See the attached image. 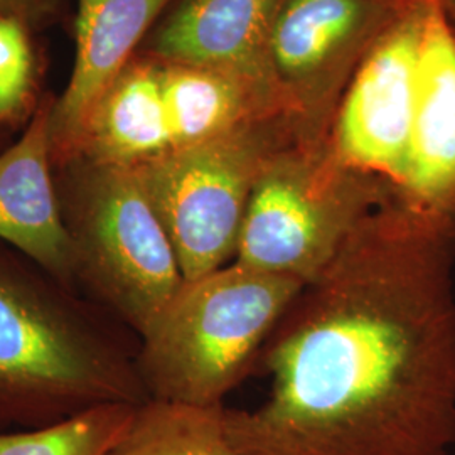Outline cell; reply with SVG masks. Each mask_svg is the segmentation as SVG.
<instances>
[{"label":"cell","mask_w":455,"mask_h":455,"mask_svg":"<svg viewBox=\"0 0 455 455\" xmlns=\"http://www.w3.org/2000/svg\"><path fill=\"white\" fill-rule=\"evenodd\" d=\"M51 107L34 114L24 133L0 152V242L75 287L51 146Z\"/></svg>","instance_id":"8fae6325"},{"label":"cell","mask_w":455,"mask_h":455,"mask_svg":"<svg viewBox=\"0 0 455 455\" xmlns=\"http://www.w3.org/2000/svg\"><path fill=\"white\" fill-rule=\"evenodd\" d=\"M159 63L174 150L206 142L263 115L287 114L238 75L206 66Z\"/></svg>","instance_id":"5bb4252c"},{"label":"cell","mask_w":455,"mask_h":455,"mask_svg":"<svg viewBox=\"0 0 455 455\" xmlns=\"http://www.w3.org/2000/svg\"><path fill=\"white\" fill-rule=\"evenodd\" d=\"M428 2H400L346 84L329 133L342 161L383 182L391 197L407 159Z\"/></svg>","instance_id":"52a82bcc"},{"label":"cell","mask_w":455,"mask_h":455,"mask_svg":"<svg viewBox=\"0 0 455 455\" xmlns=\"http://www.w3.org/2000/svg\"><path fill=\"white\" fill-rule=\"evenodd\" d=\"M171 0H80L76 60L65 95L51 110L54 165L98 100L131 63L137 44Z\"/></svg>","instance_id":"7c38bea8"},{"label":"cell","mask_w":455,"mask_h":455,"mask_svg":"<svg viewBox=\"0 0 455 455\" xmlns=\"http://www.w3.org/2000/svg\"><path fill=\"white\" fill-rule=\"evenodd\" d=\"M135 405H103L65 422L0 432V455H108L131 425Z\"/></svg>","instance_id":"2e32d148"},{"label":"cell","mask_w":455,"mask_h":455,"mask_svg":"<svg viewBox=\"0 0 455 455\" xmlns=\"http://www.w3.org/2000/svg\"><path fill=\"white\" fill-rule=\"evenodd\" d=\"M285 0H184L154 34L150 58L238 75L276 105L268 44ZM292 115V114H291Z\"/></svg>","instance_id":"30bf717a"},{"label":"cell","mask_w":455,"mask_h":455,"mask_svg":"<svg viewBox=\"0 0 455 455\" xmlns=\"http://www.w3.org/2000/svg\"><path fill=\"white\" fill-rule=\"evenodd\" d=\"M402 0H285L268 44L282 105L312 129L331 132L347 82Z\"/></svg>","instance_id":"ba28073f"},{"label":"cell","mask_w":455,"mask_h":455,"mask_svg":"<svg viewBox=\"0 0 455 455\" xmlns=\"http://www.w3.org/2000/svg\"><path fill=\"white\" fill-rule=\"evenodd\" d=\"M139 346L114 314L0 242V432L146 403Z\"/></svg>","instance_id":"7a4b0ae2"},{"label":"cell","mask_w":455,"mask_h":455,"mask_svg":"<svg viewBox=\"0 0 455 455\" xmlns=\"http://www.w3.org/2000/svg\"><path fill=\"white\" fill-rule=\"evenodd\" d=\"M31 78V52L20 26L0 17V120L16 114Z\"/></svg>","instance_id":"e0dca14e"},{"label":"cell","mask_w":455,"mask_h":455,"mask_svg":"<svg viewBox=\"0 0 455 455\" xmlns=\"http://www.w3.org/2000/svg\"><path fill=\"white\" fill-rule=\"evenodd\" d=\"M172 150L161 63L148 56L116 76L54 167L75 161L135 167Z\"/></svg>","instance_id":"4fadbf2b"},{"label":"cell","mask_w":455,"mask_h":455,"mask_svg":"<svg viewBox=\"0 0 455 455\" xmlns=\"http://www.w3.org/2000/svg\"><path fill=\"white\" fill-rule=\"evenodd\" d=\"M300 135L321 133L293 115H263L206 142L135 165L186 280L233 261L265 164Z\"/></svg>","instance_id":"8992f818"},{"label":"cell","mask_w":455,"mask_h":455,"mask_svg":"<svg viewBox=\"0 0 455 455\" xmlns=\"http://www.w3.org/2000/svg\"><path fill=\"white\" fill-rule=\"evenodd\" d=\"M108 455H240L228 437L225 405L148 400Z\"/></svg>","instance_id":"9a60e30c"},{"label":"cell","mask_w":455,"mask_h":455,"mask_svg":"<svg viewBox=\"0 0 455 455\" xmlns=\"http://www.w3.org/2000/svg\"><path fill=\"white\" fill-rule=\"evenodd\" d=\"M54 169L75 287L140 339L186 276L137 169L86 161Z\"/></svg>","instance_id":"277c9868"},{"label":"cell","mask_w":455,"mask_h":455,"mask_svg":"<svg viewBox=\"0 0 455 455\" xmlns=\"http://www.w3.org/2000/svg\"><path fill=\"white\" fill-rule=\"evenodd\" d=\"M390 199L383 182L342 161L329 135H300L265 164L233 261L307 283Z\"/></svg>","instance_id":"5b68a950"},{"label":"cell","mask_w":455,"mask_h":455,"mask_svg":"<svg viewBox=\"0 0 455 455\" xmlns=\"http://www.w3.org/2000/svg\"><path fill=\"white\" fill-rule=\"evenodd\" d=\"M440 9L443 11L445 17L449 19V22L452 24L455 31V0H437Z\"/></svg>","instance_id":"ac0fdd59"},{"label":"cell","mask_w":455,"mask_h":455,"mask_svg":"<svg viewBox=\"0 0 455 455\" xmlns=\"http://www.w3.org/2000/svg\"><path fill=\"white\" fill-rule=\"evenodd\" d=\"M306 283L235 261L186 280L140 336L139 371L150 400L220 407L257 366Z\"/></svg>","instance_id":"3957f363"},{"label":"cell","mask_w":455,"mask_h":455,"mask_svg":"<svg viewBox=\"0 0 455 455\" xmlns=\"http://www.w3.org/2000/svg\"><path fill=\"white\" fill-rule=\"evenodd\" d=\"M391 199L455 225V31L437 0L423 22L407 159Z\"/></svg>","instance_id":"9c48e42d"},{"label":"cell","mask_w":455,"mask_h":455,"mask_svg":"<svg viewBox=\"0 0 455 455\" xmlns=\"http://www.w3.org/2000/svg\"><path fill=\"white\" fill-rule=\"evenodd\" d=\"M257 366L267 398L225 408L240 455H447L454 223L383 203L293 299Z\"/></svg>","instance_id":"6da1fadb"}]
</instances>
